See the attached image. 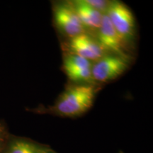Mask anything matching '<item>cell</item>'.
<instances>
[{"label":"cell","mask_w":153,"mask_h":153,"mask_svg":"<svg viewBox=\"0 0 153 153\" xmlns=\"http://www.w3.org/2000/svg\"><path fill=\"white\" fill-rule=\"evenodd\" d=\"M97 88L94 85L84 84L70 86L59 97L50 112L67 118L82 116L93 106Z\"/></svg>","instance_id":"1"},{"label":"cell","mask_w":153,"mask_h":153,"mask_svg":"<svg viewBox=\"0 0 153 153\" xmlns=\"http://www.w3.org/2000/svg\"><path fill=\"white\" fill-rule=\"evenodd\" d=\"M106 14L113 27L126 44L135 35V21L131 9L118 1H111Z\"/></svg>","instance_id":"2"},{"label":"cell","mask_w":153,"mask_h":153,"mask_svg":"<svg viewBox=\"0 0 153 153\" xmlns=\"http://www.w3.org/2000/svg\"><path fill=\"white\" fill-rule=\"evenodd\" d=\"M128 60L114 55H106L91 66L94 82L106 83L121 76L128 68Z\"/></svg>","instance_id":"3"},{"label":"cell","mask_w":153,"mask_h":153,"mask_svg":"<svg viewBox=\"0 0 153 153\" xmlns=\"http://www.w3.org/2000/svg\"><path fill=\"white\" fill-rule=\"evenodd\" d=\"M97 41L105 51L111 53V55H116L126 60H130L131 55L126 46L127 44L115 30L106 13L103 14L102 22L98 30Z\"/></svg>","instance_id":"4"},{"label":"cell","mask_w":153,"mask_h":153,"mask_svg":"<svg viewBox=\"0 0 153 153\" xmlns=\"http://www.w3.org/2000/svg\"><path fill=\"white\" fill-rule=\"evenodd\" d=\"M53 16L60 31L70 39L85 33L71 3L57 4L53 9Z\"/></svg>","instance_id":"5"},{"label":"cell","mask_w":153,"mask_h":153,"mask_svg":"<svg viewBox=\"0 0 153 153\" xmlns=\"http://www.w3.org/2000/svg\"><path fill=\"white\" fill-rule=\"evenodd\" d=\"M67 48L70 54L78 55L90 62H96L106 55L97 40L86 33L70 38Z\"/></svg>","instance_id":"6"},{"label":"cell","mask_w":153,"mask_h":153,"mask_svg":"<svg viewBox=\"0 0 153 153\" xmlns=\"http://www.w3.org/2000/svg\"><path fill=\"white\" fill-rule=\"evenodd\" d=\"M91 66L90 61L70 53L63 61V69L69 79L84 85H93Z\"/></svg>","instance_id":"7"},{"label":"cell","mask_w":153,"mask_h":153,"mask_svg":"<svg viewBox=\"0 0 153 153\" xmlns=\"http://www.w3.org/2000/svg\"><path fill=\"white\" fill-rule=\"evenodd\" d=\"M51 150L48 145L10 134L2 153H48Z\"/></svg>","instance_id":"8"},{"label":"cell","mask_w":153,"mask_h":153,"mask_svg":"<svg viewBox=\"0 0 153 153\" xmlns=\"http://www.w3.org/2000/svg\"><path fill=\"white\" fill-rule=\"evenodd\" d=\"M83 27L89 30H98L102 22L103 14L85 2V0H77L71 3Z\"/></svg>","instance_id":"9"},{"label":"cell","mask_w":153,"mask_h":153,"mask_svg":"<svg viewBox=\"0 0 153 153\" xmlns=\"http://www.w3.org/2000/svg\"><path fill=\"white\" fill-rule=\"evenodd\" d=\"M85 1L88 5L101 12V14H105L110 4V1H104V0H85Z\"/></svg>","instance_id":"10"},{"label":"cell","mask_w":153,"mask_h":153,"mask_svg":"<svg viewBox=\"0 0 153 153\" xmlns=\"http://www.w3.org/2000/svg\"><path fill=\"white\" fill-rule=\"evenodd\" d=\"M10 133L5 122L0 120V153H2Z\"/></svg>","instance_id":"11"},{"label":"cell","mask_w":153,"mask_h":153,"mask_svg":"<svg viewBox=\"0 0 153 153\" xmlns=\"http://www.w3.org/2000/svg\"><path fill=\"white\" fill-rule=\"evenodd\" d=\"M48 153H56V152H55V151H53V150H50L49 152H48Z\"/></svg>","instance_id":"12"},{"label":"cell","mask_w":153,"mask_h":153,"mask_svg":"<svg viewBox=\"0 0 153 153\" xmlns=\"http://www.w3.org/2000/svg\"><path fill=\"white\" fill-rule=\"evenodd\" d=\"M119 153H123V152H120Z\"/></svg>","instance_id":"13"}]
</instances>
